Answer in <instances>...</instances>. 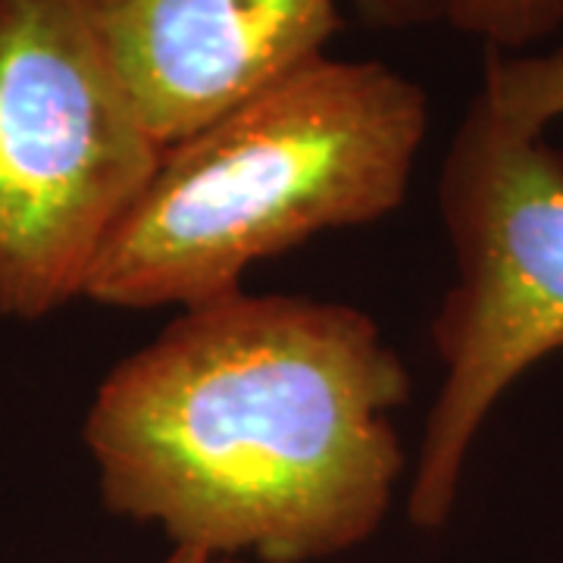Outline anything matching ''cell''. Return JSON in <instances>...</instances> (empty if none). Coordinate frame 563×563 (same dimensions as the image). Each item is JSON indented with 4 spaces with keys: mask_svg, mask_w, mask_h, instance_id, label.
<instances>
[{
    "mask_svg": "<svg viewBox=\"0 0 563 563\" xmlns=\"http://www.w3.org/2000/svg\"><path fill=\"white\" fill-rule=\"evenodd\" d=\"M444 22L485 51L523 54L563 25V0H444Z\"/></svg>",
    "mask_w": 563,
    "mask_h": 563,
    "instance_id": "obj_7",
    "label": "cell"
},
{
    "mask_svg": "<svg viewBox=\"0 0 563 563\" xmlns=\"http://www.w3.org/2000/svg\"><path fill=\"white\" fill-rule=\"evenodd\" d=\"M407 395V366L357 307L232 291L117 363L81 439L110 514L176 548L310 563L383 526Z\"/></svg>",
    "mask_w": 563,
    "mask_h": 563,
    "instance_id": "obj_1",
    "label": "cell"
},
{
    "mask_svg": "<svg viewBox=\"0 0 563 563\" xmlns=\"http://www.w3.org/2000/svg\"><path fill=\"white\" fill-rule=\"evenodd\" d=\"M439 207L457 276L432 322L444 379L407 498L420 529L448 523L504 391L563 347V151L476 95L448 147Z\"/></svg>",
    "mask_w": 563,
    "mask_h": 563,
    "instance_id": "obj_3",
    "label": "cell"
},
{
    "mask_svg": "<svg viewBox=\"0 0 563 563\" xmlns=\"http://www.w3.org/2000/svg\"><path fill=\"white\" fill-rule=\"evenodd\" d=\"M103 54L161 147L325 54L335 0H85Z\"/></svg>",
    "mask_w": 563,
    "mask_h": 563,
    "instance_id": "obj_5",
    "label": "cell"
},
{
    "mask_svg": "<svg viewBox=\"0 0 563 563\" xmlns=\"http://www.w3.org/2000/svg\"><path fill=\"white\" fill-rule=\"evenodd\" d=\"M483 101L504 122L544 132L563 117V44L551 51H485Z\"/></svg>",
    "mask_w": 563,
    "mask_h": 563,
    "instance_id": "obj_6",
    "label": "cell"
},
{
    "mask_svg": "<svg viewBox=\"0 0 563 563\" xmlns=\"http://www.w3.org/2000/svg\"><path fill=\"white\" fill-rule=\"evenodd\" d=\"M429 129L422 88L376 60L317 57L163 147L88 273L103 307H198L247 266L398 210Z\"/></svg>",
    "mask_w": 563,
    "mask_h": 563,
    "instance_id": "obj_2",
    "label": "cell"
},
{
    "mask_svg": "<svg viewBox=\"0 0 563 563\" xmlns=\"http://www.w3.org/2000/svg\"><path fill=\"white\" fill-rule=\"evenodd\" d=\"M163 563H247L242 558H225V554H210L201 548H173V554Z\"/></svg>",
    "mask_w": 563,
    "mask_h": 563,
    "instance_id": "obj_9",
    "label": "cell"
},
{
    "mask_svg": "<svg viewBox=\"0 0 563 563\" xmlns=\"http://www.w3.org/2000/svg\"><path fill=\"white\" fill-rule=\"evenodd\" d=\"M161 154L85 0H0V317L85 295Z\"/></svg>",
    "mask_w": 563,
    "mask_h": 563,
    "instance_id": "obj_4",
    "label": "cell"
},
{
    "mask_svg": "<svg viewBox=\"0 0 563 563\" xmlns=\"http://www.w3.org/2000/svg\"><path fill=\"white\" fill-rule=\"evenodd\" d=\"M354 3L373 29H388V32L444 22V0H354Z\"/></svg>",
    "mask_w": 563,
    "mask_h": 563,
    "instance_id": "obj_8",
    "label": "cell"
}]
</instances>
